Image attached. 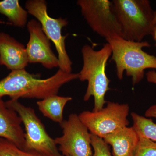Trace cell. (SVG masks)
Wrapping results in <instances>:
<instances>
[{"label":"cell","instance_id":"obj_1","mask_svg":"<svg viewBox=\"0 0 156 156\" xmlns=\"http://www.w3.org/2000/svg\"><path fill=\"white\" fill-rule=\"evenodd\" d=\"M79 78V73H66L58 69L52 76L41 79L25 69L11 71L0 80V98L8 96L11 99L20 98L44 99L57 95L65 84Z\"/></svg>","mask_w":156,"mask_h":156},{"label":"cell","instance_id":"obj_2","mask_svg":"<svg viewBox=\"0 0 156 156\" xmlns=\"http://www.w3.org/2000/svg\"><path fill=\"white\" fill-rule=\"evenodd\" d=\"M83 66L79 73L78 79L82 82L88 81V87L83 99L88 101L92 96L94 98L93 112L103 108L106 103L105 96L110 90V80L107 76L106 66L112 56L110 45L106 43L99 50H95L89 45H84L81 50Z\"/></svg>","mask_w":156,"mask_h":156},{"label":"cell","instance_id":"obj_3","mask_svg":"<svg viewBox=\"0 0 156 156\" xmlns=\"http://www.w3.org/2000/svg\"><path fill=\"white\" fill-rule=\"evenodd\" d=\"M106 40L111 47L112 59L115 63L117 76L119 80H122L126 71V75L132 78L134 86L144 77L145 69H156V56L143 50V48L151 47L148 42L132 41L122 37Z\"/></svg>","mask_w":156,"mask_h":156},{"label":"cell","instance_id":"obj_4","mask_svg":"<svg viewBox=\"0 0 156 156\" xmlns=\"http://www.w3.org/2000/svg\"><path fill=\"white\" fill-rule=\"evenodd\" d=\"M113 5L122 27L123 38L141 42L152 34L155 11L148 0H113Z\"/></svg>","mask_w":156,"mask_h":156},{"label":"cell","instance_id":"obj_5","mask_svg":"<svg viewBox=\"0 0 156 156\" xmlns=\"http://www.w3.org/2000/svg\"><path fill=\"white\" fill-rule=\"evenodd\" d=\"M6 102L22 120L25 130L24 150L35 152L44 156H63L33 108L25 106L18 100L10 99Z\"/></svg>","mask_w":156,"mask_h":156},{"label":"cell","instance_id":"obj_6","mask_svg":"<svg viewBox=\"0 0 156 156\" xmlns=\"http://www.w3.org/2000/svg\"><path fill=\"white\" fill-rule=\"evenodd\" d=\"M25 6L29 14L40 23L44 33L55 45L58 53L59 69L64 72L71 73L73 63L66 48L65 40L67 35H62V28L68 24L67 19L50 17L44 0H28Z\"/></svg>","mask_w":156,"mask_h":156},{"label":"cell","instance_id":"obj_7","mask_svg":"<svg viewBox=\"0 0 156 156\" xmlns=\"http://www.w3.org/2000/svg\"><path fill=\"white\" fill-rule=\"evenodd\" d=\"M77 4L93 31L105 39L123 38L122 30L112 2L109 0H79Z\"/></svg>","mask_w":156,"mask_h":156},{"label":"cell","instance_id":"obj_8","mask_svg":"<svg viewBox=\"0 0 156 156\" xmlns=\"http://www.w3.org/2000/svg\"><path fill=\"white\" fill-rule=\"evenodd\" d=\"M128 104L108 101L106 106L97 112L85 111L79 115L91 134L103 139L106 135L129 125Z\"/></svg>","mask_w":156,"mask_h":156},{"label":"cell","instance_id":"obj_9","mask_svg":"<svg viewBox=\"0 0 156 156\" xmlns=\"http://www.w3.org/2000/svg\"><path fill=\"white\" fill-rule=\"evenodd\" d=\"M62 135L55 140L63 156H92L91 133L79 115L72 113L60 125Z\"/></svg>","mask_w":156,"mask_h":156},{"label":"cell","instance_id":"obj_10","mask_svg":"<svg viewBox=\"0 0 156 156\" xmlns=\"http://www.w3.org/2000/svg\"><path fill=\"white\" fill-rule=\"evenodd\" d=\"M27 26L30 34L26 48L28 63H40L48 69L58 67V57L51 49L50 39L44 33L40 23L32 19Z\"/></svg>","mask_w":156,"mask_h":156},{"label":"cell","instance_id":"obj_11","mask_svg":"<svg viewBox=\"0 0 156 156\" xmlns=\"http://www.w3.org/2000/svg\"><path fill=\"white\" fill-rule=\"evenodd\" d=\"M22 124V120L18 114L0 98V137L23 150L25 132Z\"/></svg>","mask_w":156,"mask_h":156},{"label":"cell","instance_id":"obj_12","mask_svg":"<svg viewBox=\"0 0 156 156\" xmlns=\"http://www.w3.org/2000/svg\"><path fill=\"white\" fill-rule=\"evenodd\" d=\"M24 45L5 33H0V65L11 71L25 69L28 64Z\"/></svg>","mask_w":156,"mask_h":156},{"label":"cell","instance_id":"obj_13","mask_svg":"<svg viewBox=\"0 0 156 156\" xmlns=\"http://www.w3.org/2000/svg\"><path fill=\"white\" fill-rule=\"evenodd\" d=\"M103 140L111 146L113 156H134L139 136L133 126H127L106 135Z\"/></svg>","mask_w":156,"mask_h":156},{"label":"cell","instance_id":"obj_14","mask_svg":"<svg viewBox=\"0 0 156 156\" xmlns=\"http://www.w3.org/2000/svg\"><path fill=\"white\" fill-rule=\"evenodd\" d=\"M72 100L70 97L52 95L37 101L39 110L44 116L61 125L63 121V110L66 104Z\"/></svg>","mask_w":156,"mask_h":156},{"label":"cell","instance_id":"obj_15","mask_svg":"<svg viewBox=\"0 0 156 156\" xmlns=\"http://www.w3.org/2000/svg\"><path fill=\"white\" fill-rule=\"evenodd\" d=\"M0 13L8 17L14 26L23 27L27 23L28 12L20 5L18 0L1 1Z\"/></svg>","mask_w":156,"mask_h":156},{"label":"cell","instance_id":"obj_16","mask_svg":"<svg viewBox=\"0 0 156 156\" xmlns=\"http://www.w3.org/2000/svg\"><path fill=\"white\" fill-rule=\"evenodd\" d=\"M133 127L137 133L156 143V123L152 119L135 112L131 113Z\"/></svg>","mask_w":156,"mask_h":156},{"label":"cell","instance_id":"obj_17","mask_svg":"<svg viewBox=\"0 0 156 156\" xmlns=\"http://www.w3.org/2000/svg\"><path fill=\"white\" fill-rule=\"evenodd\" d=\"M0 156H44L35 152L21 149L14 144L0 137Z\"/></svg>","mask_w":156,"mask_h":156},{"label":"cell","instance_id":"obj_18","mask_svg":"<svg viewBox=\"0 0 156 156\" xmlns=\"http://www.w3.org/2000/svg\"><path fill=\"white\" fill-rule=\"evenodd\" d=\"M138 135L139 144L134 156H156V143Z\"/></svg>","mask_w":156,"mask_h":156},{"label":"cell","instance_id":"obj_19","mask_svg":"<svg viewBox=\"0 0 156 156\" xmlns=\"http://www.w3.org/2000/svg\"><path fill=\"white\" fill-rule=\"evenodd\" d=\"M91 145L93 148L92 156H113L109 146L103 139L91 134Z\"/></svg>","mask_w":156,"mask_h":156},{"label":"cell","instance_id":"obj_20","mask_svg":"<svg viewBox=\"0 0 156 156\" xmlns=\"http://www.w3.org/2000/svg\"><path fill=\"white\" fill-rule=\"evenodd\" d=\"M147 80L149 83L156 85V71L155 70L150 71L146 74Z\"/></svg>","mask_w":156,"mask_h":156},{"label":"cell","instance_id":"obj_21","mask_svg":"<svg viewBox=\"0 0 156 156\" xmlns=\"http://www.w3.org/2000/svg\"><path fill=\"white\" fill-rule=\"evenodd\" d=\"M147 118H154L156 119V104L150 107L145 113Z\"/></svg>","mask_w":156,"mask_h":156},{"label":"cell","instance_id":"obj_22","mask_svg":"<svg viewBox=\"0 0 156 156\" xmlns=\"http://www.w3.org/2000/svg\"><path fill=\"white\" fill-rule=\"evenodd\" d=\"M152 35L153 37L154 40L155 41V45L156 46V26L154 28L153 32Z\"/></svg>","mask_w":156,"mask_h":156},{"label":"cell","instance_id":"obj_23","mask_svg":"<svg viewBox=\"0 0 156 156\" xmlns=\"http://www.w3.org/2000/svg\"><path fill=\"white\" fill-rule=\"evenodd\" d=\"M154 26H156V11H155L154 17Z\"/></svg>","mask_w":156,"mask_h":156},{"label":"cell","instance_id":"obj_24","mask_svg":"<svg viewBox=\"0 0 156 156\" xmlns=\"http://www.w3.org/2000/svg\"></svg>","mask_w":156,"mask_h":156}]
</instances>
